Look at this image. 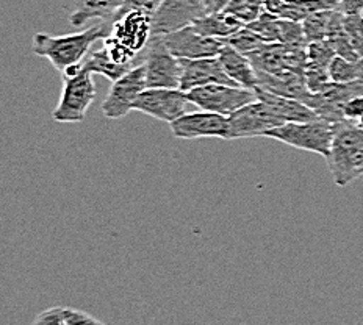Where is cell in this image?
Returning a JSON list of instances; mask_svg holds the SVG:
<instances>
[{
  "mask_svg": "<svg viewBox=\"0 0 363 325\" xmlns=\"http://www.w3.org/2000/svg\"><path fill=\"white\" fill-rule=\"evenodd\" d=\"M110 35L107 24H96L77 33L52 36L49 33H36L33 36L35 55L48 58L52 66L62 74L67 67L85 63L89 49L93 44L105 40Z\"/></svg>",
  "mask_w": 363,
  "mask_h": 325,
  "instance_id": "1",
  "label": "cell"
},
{
  "mask_svg": "<svg viewBox=\"0 0 363 325\" xmlns=\"http://www.w3.org/2000/svg\"><path fill=\"white\" fill-rule=\"evenodd\" d=\"M326 163L332 178L340 188L359 178L363 168V127L351 120L337 124Z\"/></svg>",
  "mask_w": 363,
  "mask_h": 325,
  "instance_id": "2",
  "label": "cell"
},
{
  "mask_svg": "<svg viewBox=\"0 0 363 325\" xmlns=\"http://www.w3.org/2000/svg\"><path fill=\"white\" fill-rule=\"evenodd\" d=\"M335 130L337 124L318 118L307 120V122H286L281 127L272 128L267 133V138L328 158Z\"/></svg>",
  "mask_w": 363,
  "mask_h": 325,
  "instance_id": "3",
  "label": "cell"
},
{
  "mask_svg": "<svg viewBox=\"0 0 363 325\" xmlns=\"http://www.w3.org/2000/svg\"><path fill=\"white\" fill-rule=\"evenodd\" d=\"M96 99V85L85 64L83 71L72 79H63L62 97L55 107L52 118L60 124L83 122L88 108Z\"/></svg>",
  "mask_w": 363,
  "mask_h": 325,
  "instance_id": "4",
  "label": "cell"
},
{
  "mask_svg": "<svg viewBox=\"0 0 363 325\" xmlns=\"http://www.w3.org/2000/svg\"><path fill=\"white\" fill-rule=\"evenodd\" d=\"M188 101L203 111L229 118L245 105L255 102V91L230 85H208L190 91Z\"/></svg>",
  "mask_w": 363,
  "mask_h": 325,
  "instance_id": "5",
  "label": "cell"
},
{
  "mask_svg": "<svg viewBox=\"0 0 363 325\" xmlns=\"http://www.w3.org/2000/svg\"><path fill=\"white\" fill-rule=\"evenodd\" d=\"M141 62L146 67L147 88L180 89L182 63L166 47L162 35L152 36Z\"/></svg>",
  "mask_w": 363,
  "mask_h": 325,
  "instance_id": "6",
  "label": "cell"
},
{
  "mask_svg": "<svg viewBox=\"0 0 363 325\" xmlns=\"http://www.w3.org/2000/svg\"><path fill=\"white\" fill-rule=\"evenodd\" d=\"M110 28L113 40L124 44L127 49L140 55L146 50L154 36V16L146 11L127 10L119 11L108 22H104Z\"/></svg>",
  "mask_w": 363,
  "mask_h": 325,
  "instance_id": "7",
  "label": "cell"
},
{
  "mask_svg": "<svg viewBox=\"0 0 363 325\" xmlns=\"http://www.w3.org/2000/svg\"><path fill=\"white\" fill-rule=\"evenodd\" d=\"M147 89L146 67L136 64L119 80L111 83L107 97L102 103V113L108 119H121L133 111L138 97Z\"/></svg>",
  "mask_w": 363,
  "mask_h": 325,
  "instance_id": "8",
  "label": "cell"
},
{
  "mask_svg": "<svg viewBox=\"0 0 363 325\" xmlns=\"http://www.w3.org/2000/svg\"><path fill=\"white\" fill-rule=\"evenodd\" d=\"M284 124V120L267 103L255 101L245 105L243 108L237 110L229 116V139L267 136L272 128H277Z\"/></svg>",
  "mask_w": 363,
  "mask_h": 325,
  "instance_id": "9",
  "label": "cell"
},
{
  "mask_svg": "<svg viewBox=\"0 0 363 325\" xmlns=\"http://www.w3.org/2000/svg\"><path fill=\"white\" fill-rule=\"evenodd\" d=\"M188 103V94L182 89L147 88L135 102L133 110L162 122L172 124L185 115Z\"/></svg>",
  "mask_w": 363,
  "mask_h": 325,
  "instance_id": "10",
  "label": "cell"
},
{
  "mask_svg": "<svg viewBox=\"0 0 363 325\" xmlns=\"http://www.w3.org/2000/svg\"><path fill=\"white\" fill-rule=\"evenodd\" d=\"M363 94V81L354 83H334L330 81L321 93L312 94L306 105L312 108L318 118L328 122L340 124L345 122L346 103L357 96Z\"/></svg>",
  "mask_w": 363,
  "mask_h": 325,
  "instance_id": "11",
  "label": "cell"
},
{
  "mask_svg": "<svg viewBox=\"0 0 363 325\" xmlns=\"http://www.w3.org/2000/svg\"><path fill=\"white\" fill-rule=\"evenodd\" d=\"M166 47L179 59L215 58L221 55L225 41L202 36L193 25H186L176 32L162 35Z\"/></svg>",
  "mask_w": 363,
  "mask_h": 325,
  "instance_id": "12",
  "label": "cell"
},
{
  "mask_svg": "<svg viewBox=\"0 0 363 325\" xmlns=\"http://www.w3.org/2000/svg\"><path fill=\"white\" fill-rule=\"evenodd\" d=\"M169 127L174 138L177 139H229V118L203 110L185 113L184 116L169 124Z\"/></svg>",
  "mask_w": 363,
  "mask_h": 325,
  "instance_id": "13",
  "label": "cell"
},
{
  "mask_svg": "<svg viewBox=\"0 0 363 325\" xmlns=\"http://www.w3.org/2000/svg\"><path fill=\"white\" fill-rule=\"evenodd\" d=\"M208 13L207 0H163L154 16V35H168L191 25Z\"/></svg>",
  "mask_w": 363,
  "mask_h": 325,
  "instance_id": "14",
  "label": "cell"
},
{
  "mask_svg": "<svg viewBox=\"0 0 363 325\" xmlns=\"http://www.w3.org/2000/svg\"><path fill=\"white\" fill-rule=\"evenodd\" d=\"M182 80L180 89L185 93L208 85H230L237 86L229 75L225 74L219 58H201V59H180Z\"/></svg>",
  "mask_w": 363,
  "mask_h": 325,
  "instance_id": "15",
  "label": "cell"
},
{
  "mask_svg": "<svg viewBox=\"0 0 363 325\" xmlns=\"http://www.w3.org/2000/svg\"><path fill=\"white\" fill-rule=\"evenodd\" d=\"M257 101L267 103L268 107L281 118L284 122H307V120L318 119L316 113L304 102L290 99V97L277 96L263 88H255Z\"/></svg>",
  "mask_w": 363,
  "mask_h": 325,
  "instance_id": "16",
  "label": "cell"
},
{
  "mask_svg": "<svg viewBox=\"0 0 363 325\" xmlns=\"http://www.w3.org/2000/svg\"><path fill=\"white\" fill-rule=\"evenodd\" d=\"M218 58L221 62L225 74L229 75V79L237 86L252 91L259 88V74H257V69L247 55L240 54L238 50L225 44L221 55Z\"/></svg>",
  "mask_w": 363,
  "mask_h": 325,
  "instance_id": "17",
  "label": "cell"
},
{
  "mask_svg": "<svg viewBox=\"0 0 363 325\" xmlns=\"http://www.w3.org/2000/svg\"><path fill=\"white\" fill-rule=\"evenodd\" d=\"M259 74V88H263L274 93L277 96L290 97V99H296L301 102H307L308 97L312 96L307 85L306 79L302 72H286L282 75H269L263 72Z\"/></svg>",
  "mask_w": 363,
  "mask_h": 325,
  "instance_id": "18",
  "label": "cell"
},
{
  "mask_svg": "<svg viewBox=\"0 0 363 325\" xmlns=\"http://www.w3.org/2000/svg\"><path fill=\"white\" fill-rule=\"evenodd\" d=\"M127 2L128 0H79L69 22L74 27H83L94 19L108 22Z\"/></svg>",
  "mask_w": 363,
  "mask_h": 325,
  "instance_id": "19",
  "label": "cell"
},
{
  "mask_svg": "<svg viewBox=\"0 0 363 325\" xmlns=\"http://www.w3.org/2000/svg\"><path fill=\"white\" fill-rule=\"evenodd\" d=\"M191 25L202 36L215 38V40L221 41H227L233 33H237L240 28L245 27L241 22L225 14L224 11L207 13L206 16L196 19Z\"/></svg>",
  "mask_w": 363,
  "mask_h": 325,
  "instance_id": "20",
  "label": "cell"
},
{
  "mask_svg": "<svg viewBox=\"0 0 363 325\" xmlns=\"http://www.w3.org/2000/svg\"><path fill=\"white\" fill-rule=\"evenodd\" d=\"M85 67L91 74H101L105 79H108L111 83L119 80L132 69V66H123L113 62L108 52L104 47L101 50L91 52L89 57L85 59ZM135 67V66H133Z\"/></svg>",
  "mask_w": 363,
  "mask_h": 325,
  "instance_id": "21",
  "label": "cell"
},
{
  "mask_svg": "<svg viewBox=\"0 0 363 325\" xmlns=\"http://www.w3.org/2000/svg\"><path fill=\"white\" fill-rule=\"evenodd\" d=\"M223 11L246 27L259 19L267 10H264V0H230Z\"/></svg>",
  "mask_w": 363,
  "mask_h": 325,
  "instance_id": "22",
  "label": "cell"
},
{
  "mask_svg": "<svg viewBox=\"0 0 363 325\" xmlns=\"http://www.w3.org/2000/svg\"><path fill=\"white\" fill-rule=\"evenodd\" d=\"M337 10L329 11H318L310 14L304 21H302V27H304V35L308 42L316 41H326L329 35V28L332 24V18H334Z\"/></svg>",
  "mask_w": 363,
  "mask_h": 325,
  "instance_id": "23",
  "label": "cell"
},
{
  "mask_svg": "<svg viewBox=\"0 0 363 325\" xmlns=\"http://www.w3.org/2000/svg\"><path fill=\"white\" fill-rule=\"evenodd\" d=\"M330 80L334 83L363 81V62H350V59L335 57L329 66Z\"/></svg>",
  "mask_w": 363,
  "mask_h": 325,
  "instance_id": "24",
  "label": "cell"
},
{
  "mask_svg": "<svg viewBox=\"0 0 363 325\" xmlns=\"http://www.w3.org/2000/svg\"><path fill=\"white\" fill-rule=\"evenodd\" d=\"M281 24H282L281 18L264 11L259 19L254 21L252 24H249L246 27L251 28L254 33L259 35L267 44H272V42H281Z\"/></svg>",
  "mask_w": 363,
  "mask_h": 325,
  "instance_id": "25",
  "label": "cell"
},
{
  "mask_svg": "<svg viewBox=\"0 0 363 325\" xmlns=\"http://www.w3.org/2000/svg\"><path fill=\"white\" fill-rule=\"evenodd\" d=\"M225 44L230 45V47H233L235 50H238L240 54L249 57L251 54H254V52L259 50L260 47H263L267 42H264L259 35L254 33L251 28L243 27V28H240L237 33H233L229 40L225 41Z\"/></svg>",
  "mask_w": 363,
  "mask_h": 325,
  "instance_id": "26",
  "label": "cell"
},
{
  "mask_svg": "<svg viewBox=\"0 0 363 325\" xmlns=\"http://www.w3.org/2000/svg\"><path fill=\"white\" fill-rule=\"evenodd\" d=\"M337 57L335 50L332 49L329 41H316V42H308L307 47V64L316 66V67H326L332 63V59Z\"/></svg>",
  "mask_w": 363,
  "mask_h": 325,
  "instance_id": "27",
  "label": "cell"
},
{
  "mask_svg": "<svg viewBox=\"0 0 363 325\" xmlns=\"http://www.w3.org/2000/svg\"><path fill=\"white\" fill-rule=\"evenodd\" d=\"M343 24L352 47L363 59V14H352V16L343 14Z\"/></svg>",
  "mask_w": 363,
  "mask_h": 325,
  "instance_id": "28",
  "label": "cell"
},
{
  "mask_svg": "<svg viewBox=\"0 0 363 325\" xmlns=\"http://www.w3.org/2000/svg\"><path fill=\"white\" fill-rule=\"evenodd\" d=\"M102 47L108 52L110 58H111L115 63L123 64V66H132V67L136 66V64H133L135 58H136L135 52H132L130 49H127L125 45L121 44L119 41L113 40L111 36L105 38Z\"/></svg>",
  "mask_w": 363,
  "mask_h": 325,
  "instance_id": "29",
  "label": "cell"
},
{
  "mask_svg": "<svg viewBox=\"0 0 363 325\" xmlns=\"http://www.w3.org/2000/svg\"><path fill=\"white\" fill-rule=\"evenodd\" d=\"M304 79H306V85L312 94L321 93V91L332 81L330 75H329V69H326V67L310 66V64L306 66Z\"/></svg>",
  "mask_w": 363,
  "mask_h": 325,
  "instance_id": "30",
  "label": "cell"
},
{
  "mask_svg": "<svg viewBox=\"0 0 363 325\" xmlns=\"http://www.w3.org/2000/svg\"><path fill=\"white\" fill-rule=\"evenodd\" d=\"M63 316L67 325H105L91 314L72 308H63Z\"/></svg>",
  "mask_w": 363,
  "mask_h": 325,
  "instance_id": "31",
  "label": "cell"
},
{
  "mask_svg": "<svg viewBox=\"0 0 363 325\" xmlns=\"http://www.w3.org/2000/svg\"><path fill=\"white\" fill-rule=\"evenodd\" d=\"M32 325H67L63 316V308L55 307L45 309V312L36 316V319Z\"/></svg>",
  "mask_w": 363,
  "mask_h": 325,
  "instance_id": "32",
  "label": "cell"
},
{
  "mask_svg": "<svg viewBox=\"0 0 363 325\" xmlns=\"http://www.w3.org/2000/svg\"><path fill=\"white\" fill-rule=\"evenodd\" d=\"M162 4H163V0H128V2L119 11L140 10V11H146L149 14H152V16H155V13L158 8H160Z\"/></svg>",
  "mask_w": 363,
  "mask_h": 325,
  "instance_id": "33",
  "label": "cell"
},
{
  "mask_svg": "<svg viewBox=\"0 0 363 325\" xmlns=\"http://www.w3.org/2000/svg\"><path fill=\"white\" fill-rule=\"evenodd\" d=\"M363 118V94L354 97L345 107V119L351 122H359Z\"/></svg>",
  "mask_w": 363,
  "mask_h": 325,
  "instance_id": "34",
  "label": "cell"
},
{
  "mask_svg": "<svg viewBox=\"0 0 363 325\" xmlns=\"http://www.w3.org/2000/svg\"><path fill=\"white\" fill-rule=\"evenodd\" d=\"M338 11L352 16V14H363V0H342L338 6Z\"/></svg>",
  "mask_w": 363,
  "mask_h": 325,
  "instance_id": "35",
  "label": "cell"
},
{
  "mask_svg": "<svg viewBox=\"0 0 363 325\" xmlns=\"http://www.w3.org/2000/svg\"><path fill=\"white\" fill-rule=\"evenodd\" d=\"M357 124H359V125H360V127H363V118H362V119H360V120H359V122H357Z\"/></svg>",
  "mask_w": 363,
  "mask_h": 325,
  "instance_id": "36",
  "label": "cell"
},
{
  "mask_svg": "<svg viewBox=\"0 0 363 325\" xmlns=\"http://www.w3.org/2000/svg\"><path fill=\"white\" fill-rule=\"evenodd\" d=\"M362 176H363V168H362V172H360V177H362Z\"/></svg>",
  "mask_w": 363,
  "mask_h": 325,
  "instance_id": "37",
  "label": "cell"
},
{
  "mask_svg": "<svg viewBox=\"0 0 363 325\" xmlns=\"http://www.w3.org/2000/svg\"><path fill=\"white\" fill-rule=\"evenodd\" d=\"M290 2H296V0H290Z\"/></svg>",
  "mask_w": 363,
  "mask_h": 325,
  "instance_id": "38",
  "label": "cell"
}]
</instances>
